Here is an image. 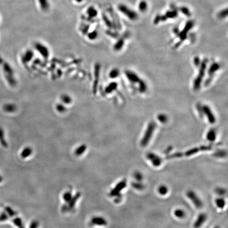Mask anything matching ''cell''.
Instances as JSON below:
<instances>
[{
  "instance_id": "obj_1",
  "label": "cell",
  "mask_w": 228,
  "mask_h": 228,
  "mask_svg": "<svg viewBox=\"0 0 228 228\" xmlns=\"http://www.w3.org/2000/svg\"><path fill=\"white\" fill-rule=\"evenodd\" d=\"M212 149V147L211 146H201L195 147V148L189 149L184 153L176 152V153H173L171 155H168L166 156V158L169 160V159H173V158H182L184 156H186V157H189L192 155L196 154L197 153H199L200 151H210V150Z\"/></svg>"
},
{
  "instance_id": "obj_24",
  "label": "cell",
  "mask_w": 228,
  "mask_h": 228,
  "mask_svg": "<svg viewBox=\"0 0 228 228\" xmlns=\"http://www.w3.org/2000/svg\"><path fill=\"white\" fill-rule=\"evenodd\" d=\"M56 109L59 113L62 114L66 112L67 110V107H66L65 104L62 103H58L56 105Z\"/></svg>"
},
{
  "instance_id": "obj_33",
  "label": "cell",
  "mask_w": 228,
  "mask_h": 228,
  "mask_svg": "<svg viewBox=\"0 0 228 228\" xmlns=\"http://www.w3.org/2000/svg\"><path fill=\"white\" fill-rule=\"evenodd\" d=\"M132 185L134 189H136L137 190L141 191L144 189V185L142 183H141V182H139V181L132 182Z\"/></svg>"
},
{
  "instance_id": "obj_36",
  "label": "cell",
  "mask_w": 228,
  "mask_h": 228,
  "mask_svg": "<svg viewBox=\"0 0 228 228\" xmlns=\"http://www.w3.org/2000/svg\"><path fill=\"white\" fill-rule=\"evenodd\" d=\"M13 222L14 223V225H17L18 228H24V227H23V225L22 220L21 219L19 218H15V219L13 220Z\"/></svg>"
},
{
  "instance_id": "obj_14",
  "label": "cell",
  "mask_w": 228,
  "mask_h": 228,
  "mask_svg": "<svg viewBox=\"0 0 228 228\" xmlns=\"http://www.w3.org/2000/svg\"><path fill=\"white\" fill-rule=\"evenodd\" d=\"M3 109L6 113H13L16 112L17 110V106L12 103H8L4 105Z\"/></svg>"
},
{
  "instance_id": "obj_44",
  "label": "cell",
  "mask_w": 228,
  "mask_h": 228,
  "mask_svg": "<svg viewBox=\"0 0 228 228\" xmlns=\"http://www.w3.org/2000/svg\"><path fill=\"white\" fill-rule=\"evenodd\" d=\"M8 219V216L7 214H6L5 212L2 213L0 215V222L6 221Z\"/></svg>"
},
{
  "instance_id": "obj_26",
  "label": "cell",
  "mask_w": 228,
  "mask_h": 228,
  "mask_svg": "<svg viewBox=\"0 0 228 228\" xmlns=\"http://www.w3.org/2000/svg\"><path fill=\"white\" fill-rule=\"evenodd\" d=\"M80 195H81V194H80L79 193H77L74 197H72V199H71L70 202H69V208L72 209V208H74L76 202L77 201V200H78V199L80 197Z\"/></svg>"
},
{
  "instance_id": "obj_5",
  "label": "cell",
  "mask_w": 228,
  "mask_h": 228,
  "mask_svg": "<svg viewBox=\"0 0 228 228\" xmlns=\"http://www.w3.org/2000/svg\"><path fill=\"white\" fill-rule=\"evenodd\" d=\"M127 185L126 181L125 180L121 181L116 185L115 188L110 191L109 193V195L111 197H121V192L126 188Z\"/></svg>"
},
{
  "instance_id": "obj_48",
  "label": "cell",
  "mask_w": 228,
  "mask_h": 228,
  "mask_svg": "<svg viewBox=\"0 0 228 228\" xmlns=\"http://www.w3.org/2000/svg\"><path fill=\"white\" fill-rule=\"evenodd\" d=\"M2 180H3V178H2V177H1V176H0V183H1V182H2Z\"/></svg>"
},
{
  "instance_id": "obj_8",
  "label": "cell",
  "mask_w": 228,
  "mask_h": 228,
  "mask_svg": "<svg viewBox=\"0 0 228 228\" xmlns=\"http://www.w3.org/2000/svg\"><path fill=\"white\" fill-rule=\"evenodd\" d=\"M118 9L122 13H123L124 15L130 19V20L132 19H136L137 17L136 14H135L132 11L130 8H128L126 6H124L123 4H121L118 6Z\"/></svg>"
},
{
  "instance_id": "obj_2",
  "label": "cell",
  "mask_w": 228,
  "mask_h": 228,
  "mask_svg": "<svg viewBox=\"0 0 228 228\" xmlns=\"http://www.w3.org/2000/svg\"><path fill=\"white\" fill-rule=\"evenodd\" d=\"M156 128V124L154 121L151 122L147 126L146 130L141 141V145L142 147L146 146L152 138L153 133Z\"/></svg>"
},
{
  "instance_id": "obj_45",
  "label": "cell",
  "mask_w": 228,
  "mask_h": 228,
  "mask_svg": "<svg viewBox=\"0 0 228 228\" xmlns=\"http://www.w3.org/2000/svg\"><path fill=\"white\" fill-rule=\"evenodd\" d=\"M38 226V223L37 221H33L31 223L30 228H37Z\"/></svg>"
},
{
  "instance_id": "obj_19",
  "label": "cell",
  "mask_w": 228,
  "mask_h": 228,
  "mask_svg": "<svg viewBox=\"0 0 228 228\" xmlns=\"http://www.w3.org/2000/svg\"><path fill=\"white\" fill-rule=\"evenodd\" d=\"M40 6L43 11H47L50 8V4L48 0H39Z\"/></svg>"
},
{
  "instance_id": "obj_34",
  "label": "cell",
  "mask_w": 228,
  "mask_h": 228,
  "mask_svg": "<svg viewBox=\"0 0 228 228\" xmlns=\"http://www.w3.org/2000/svg\"><path fill=\"white\" fill-rule=\"evenodd\" d=\"M158 192L160 195H165L168 192V188L165 185H160L158 189Z\"/></svg>"
},
{
  "instance_id": "obj_10",
  "label": "cell",
  "mask_w": 228,
  "mask_h": 228,
  "mask_svg": "<svg viewBox=\"0 0 228 228\" xmlns=\"http://www.w3.org/2000/svg\"><path fill=\"white\" fill-rule=\"evenodd\" d=\"M207 219V215L206 213H201L197 216V219L194 223V228H200L205 222Z\"/></svg>"
},
{
  "instance_id": "obj_16",
  "label": "cell",
  "mask_w": 228,
  "mask_h": 228,
  "mask_svg": "<svg viewBox=\"0 0 228 228\" xmlns=\"http://www.w3.org/2000/svg\"><path fill=\"white\" fill-rule=\"evenodd\" d=\"M100 66L99 63H96L95 66V82H94V89L96 88L97 85H98V83L99 78L100 75Z\"/></svg>"
},
{
  "instance_id": "obj_29",
  "label": "cell",
  "mask_w": 228,
  "mask_h": 228,
  "mask_svg": "<svg viewBox=\"0 0 228 228\" xmlns=\"http://www.w3.org/2000/svg\"><path fill=\"white\" fill-rule=\"evenodd\" d=\"M227 155V152L225 150H218L214 153L213 155L217 158H224Z\"/></svg>"
},
{
  "instance_id": "obj_42",
  "label": "cell",
  "mask_w": 228,
  "mask_h": 228,
  "mask_svg": "<svg viewBox=\"0 0 228 228\" xmlns=\"http://www.w3.org/2000/svg\"><path fill=\"white\" fill-rule=\"evenodd\" d=\"M158 119L161 123H165L167 121V118L166 115H163V114H160V115L158 116Z\"/></svg>"
},
{
  "instance_id": "obj_22",
  "label": "cell",
  "mask_w": 228,
  "mask_h": 228,
  "mask_svg": "<svg viewBox=\"0 0 228 228\" xmlns=\"http://www.w3.org/2000/svg\"><path fill=\"white\" fill-rule=\"evenodd\" d=\"M87 149V146L85 144H82L79 147H77V149L75 151V154L77 156H80L82 155L84 153Z\"/></svg>"
},
{
  "instance_id": "obj_6",
  "label": "cell",
  "mask_w": 228,
  "mask_h": 228,
  "mask_svg": "<svg viewBox=\"0 0 228 228\" xmlns=\"http://www.w3.org/2000/svg\"><path fill=\"white\" fill-rule=\"evenodd\" d=\"M36 50L40 54V55L45 59H48L50 56V52L46 45L40 42L36 43L34 45Z\"/></svg>"
},
{
  "instance_id": "obj_47",
  "label": "cell",
  "mask_w": 228,
  "mask_h": 228,
  "mask_svg": "<svg viewBox=\"0 0 228 228\" xmlns=\"http://www.w3.org/2000/svg\"><path fill=\"white\" fill-rule=\"evenodd\" d=\"M75 1L77 2H78V3H81L84 0H75Z\"/></svg>"
},
{
  "instance_id": "obj_38",
  "label": "cell",
  "mask_w": 228,
  "mask_h": 228,
  "mask_svg": "<svg viewBox=\"0 0 228 228\" xmlns=\"http://www.w3.org/2000/svg\"><path fill=\"white\" fill-rule=\"evenodd\" d=\"M133 176H134V177L135 180L137 181H139V182H141V181L142 180L143 178V176L142 174L140 172H137V171L135 172L134 173Z\"/></svg>"
},
{
  "instance_id": "obj_37",
  "label": "cell",
  "mask_w": 228,
  "mask_h": 228,
  "mask_svg": "<svg viewBox=\"0 0 228 228\" xmlns=\"http://www.w3.org/2000/svg\"><path fill=\"white\" fill-rule=\"evenodd\" d=\"M72 197H73L70 192H66L63 195V199L65 200V202H69Z\"/></svg>"
},
{
  "instance_id": "obj_28",
  "label": "cell",
  "mask_w": 228,
  "mask_h": 228,
  "mask_svg": "<svg viewBox=\"0 0 228 228\" xmlns=\"http://www.w3.org/2000/svg\"><path fill=\"white\" fill-rule=\"evenodd\" d=\"M174 214L175 217L177 218H179V219H182L185 217V211L182 209H180V208H178V209L175 210L174 212Z\"/></svg>"
},
{
  "instance_id": "obj_15",
  "label": "cell",
  "mask_w": 228,
  "mask_h": 228,
  "mask_svg": "<svg viewBox=\"0 0 228 228\" xmlns=\"http://www.w3.org/2000/svg\"><path fill=\"white\" fill-rule=\"evenodd\" d=\"M118 87V84L116 82H112L105 88V93L107 94H109L113 93V91H115Z\"/></svg>"
},
{
  "instance_id": "obj_13",
  "label": "cell",
  "mask_w": 228,
  "mask_h": 228,
  "mask_svg": "<svg viewBox=\"0 0 228 228\" xmlns=\"http://www.w3.org/2000/svg\"><path fill=\"white\" fill-rule=\"evenodd\" d=\"M91 223L93 225L104 226L107 225V222L102 217H95L92 218Z\"/></svg>"
},
{
  "instance_id": "obj_12",
  "label": "cell",
  "mask_w": 228,
  "mask_h": 228,
  "mask_svg": "<svg viewBox=\"0 0 228 228\" xmlns=\"http://www.w3.org/2000/svg\"><path fill=\"white\" fill-rule=\"evenodd\" d=\"M34 56V52L31 49H28L25 51V52L22 56V60L23 63H27L30 62Z\"/></svg>"
},
{
  "instance_id": "obj_9",
  "label": "cell",
  "mask_w": 228,
  "mask_h": 228,
  "mask_svg": "<svg viewBox=\"0 0 228 228\" xmlns=\"http://www.w3.org/2000/svg\"><path fill=\"white\" fill-rule=\"evenodd\" d=\"M202 111L203 112V113L205 114V115L207 116L208 121L210 122V124H214V123L216 121V120H215V118L214 115L212 112L210 108L208 106L204 105L202 107Z\"/></svg>"
},
{
  "instance_id": "obj_35",
  "label": "cell",
  "mask_w": 228,
  "mask_h": 228,
  "mask_svg": "<svg viewBox=\"0 0 228 228\" xmlns=\"http://www.w3.org/2000/svg\"><path fill=\"white\" fill-rule=\"evenodd\" d=\"M219 67L220 65L218 63H213L210 68L208 73L210 74H212L215 73L216 71L218 70L219 69Z\"/></svg>"
},
{
  "instance_id": "obj_20",
  "label": "cell",
  "mask_w": 228,
  "mask_h": 228,
  "mask_svg": "<svg viewBox=\"0 0 228 228\" xmlns=\"http://www.w3.org/2000/svg\"><path fill=\"white\" fill-rule=\"evenodd\" d=\"M32 153V149L31 147H26L23 149L22 153L21 154V156L23 158H25L30 156Z\"/></svg>"
},
{
  "instance_id": "obj_43",
  "label": "cell",
  "mask_w": 228,
  "mask_h": 228,
  "mask_svg": "<svg viewBox=\"0 0 228 228\" xmlns=\"http://www.w3.org/2000/svg\"><path fill=\"white\" fill-rule=\"evenodd\" d=\"M147 4L145 2H141L139 5V8L142 11H145L147 9Z\"/></svg>"
},
{
  "instance_id": "obj_27",
  "label": "cell",
  "mask_w": 228,
  "mask_h": 228,
  "mask_svg": "<svg viewBox=\"0 0 228 228\" xmlns=\"http://www.w3.org/2000/svg\"><path fill=\"white\" fill-rule=\"evenodd\" d=\"M3 70L5 73V75H13V71L10 65L8 63H4L3 66Z\"/></svg>"
},
{
  "instance_id": "obj_17",
  "label": "cell",
  "mask_w": 228,
  "mask_h": 228,
  "mask_svg": "<svg viewBox=\"0 0 228 228\" xmlns=\"http://www.w3.org/2000/svg\"><path fill=\"white\" fill-rule=\"evenodd\" d=\"M60 100L62 101V104L65 105H70L73 102V99L71 96L68 94H62L60 96Z\"/></svg>"
},
{
  "instance_id": "obj_18",
  "label": "cell",
  "mask_w": 228,
  "mask_h": 228,
  "mask_svg": "<svg viewBox=\"0 0 228 228\" xmlns=\"http://www.w3.org/2000/svg\"><path fill=\"white\" fill-rule=\"evenodd\" d=\"M87 13L88 15V17L93 19V17H97L98 14V11L94 7L90 6L88 8L87 10Z\"/></svg>"
},
{
  "instance_id": "obj_25",
  "label": "cell",
  "mask_w": 228,
  "mask_h": 228,
  "mask_svg": "<svg viewBox=\"0 0 228 228\" xmlns=\"http://www.w3.org/2000/svg\"><path fill=\"white\" fill-rule=\"evenodd\" d=\"M215 202L216 205L219 208L222 209L225 208V201L224 199H223L222 197L217 198L215 201Z\"/></svg>"
},
{
  "instance_id": "obj_49",
  "label": "cell",
  "mask_w": 228,
  "mask_h": 228,
  "mask_svg": "<svg viewBox=\"0 0 228 228\" xmlns=\"http://www.w3.org/2000/svg\"><path fill=\"white\" fill-rule=\"evenodd\" d=\"M214 228H220L218 226H215Z\"/></svg>"
},
{
  "instance_id": "obj_46",
  "label": "cell",
  "mask_w": 228,
  "mask_h": 228,
  "mask_svg": "<svg viewBox=\"0 0 228 228\" xmlns=\"http://www.w3.org/2000/svg\"><path fill=\"white\" fill-rule=\"evenodd\" d=\"M194 63H195V65H197V66L199 65L200 60H199V58H197L194 59Z\"/></svg>"
},
{
  "instance_id": "obj_7",
  "label": "cell",
  "mask_w": 228,
  "mask_h": 228,
  "mask_svg": "<svg viewBox=\"0 0 228 228\" xmlns=\"http://www.w3.org/2000/svg\"><path fill=\"white\" fill-rule=\"evenodd\" d=\"M147 159L149 160L153 166L158 167L162 163V159L158 155L154 153H149L146 155Z\"/></svg>"
},
{
  "instance_id": "obj_32",
  "label": "cell",
  "mask_w": 228,
  "mask_h": 228,
  "mask_svg": "<svg viewBox=\"0 0 228 228\" xmlns=\"http://www.w3.org/2000/svg\"><path fill=\"white\" fill-rule=\"evenodd\" d=\"M124 44V41L123 40H119L116 43L115 45L114 46V49L115 51L120 50L122 47H123Z\"/></svg>"
},
{
  "instance_id": "obj_31",
  "label": "cell",
  "mask_w": 228,
  "mask_h": 228,
  "mask_svg": "<svg viewBox=\"0 0 228 228\" xmlns=\"http://www.w3.org/2000/svg\"><path fill=\"white\" fill-rule=\"evenodd\" d=\"M87 36L89 39L91 40V41H93V40L97 39V38H98V33L96 30H93V31L88 33Z\"/></svg>"
},
{
  "instance_id": "obj_40",
  "label": "cell",
  "mask_w": 228,
  "mask_h": 228,
  "mask_svg": "<svg viewBox=\"0 0 228 228\" xmlns=\"http://www.w3.org/2000/svg\"><path fill=\"white\" fill-rule=\"evenodd\" d=\"M215 192L219 195L223 196V195H225L226 194L227 191H226L225 189H223L222 188H218L215 190Z\"/></svg>"
},
{
  "instance_id": "obj_23",
  "label": "cell",
  "mask_w": 228,
  "mask_h": 228,
  "mask_svg": "<svg viewBox=\"0 0 228 228\" xmlns=\"http://www.w3.org/2000/svg\"><path fill=\"white\" fill-rule=\"evenodd\" d=\"M0 143L2 146L4 147H8V144L6 141L5 136H4V132L2 128L1 127H0Z\"/></svg>"
},
{
  "instance_id": "obj_11",
  "label": "cell",
  "mask_w": 228,
  "mask_h": 228,
  "mask_svg": "<svg viewBox=\"0 0 228 228\" xmlns=\"http://www.w3.org/2000/svg\"><path fill=\"white\" fill-rule=\"evenodd\" d=\"M125 75L126 76L127 78L129 80L130 82H132V83H140L142 82L141 80L138 76L134 73L132 71H125Z\"/></svg>"
},
{
  "instance_id": "obj_21",
  "label": "cell",
  "mask_w": 228,
  "mask_h": 228,
  "mask_svg": "<svg viewBox=\"0 0 228 228\" xmlns=\"http://www.w3.org/2000/svg\"><path fill=\"white\" fill-rule=\"evenodd\" d=\"M206 138L210 142H213L216 139V132L215 130H210L206 134Z\"/></svg>"
},
{
  "instance_id": "obj_3",
  "label": "cell",
  "mask_w": 228,
  "mask_h": 228,
  "mask_svg": "<svg viewBox=\"0 0 228 228\" xmlns=\"http://www.w3.org/2000/svg\"><path fill=\"white\" fill-rule=\"evenodd\" d=\"M206 60L203 61L200 66L199 73L197 75V77L195 78L193 84V88L195 90H199L200 89L201 84L202 82L203 78L205 74V70H206Z\"/></svg>"
},
{
  "instance_id": "obj_30",
  "label": "cell",
  "mask_w": 228,
  "mask_h": 228,
  "mask_svg": "<svg viewBox=\"0 0 228 228\" xmlns=\"http://www.w3.org/2000/svg\"><path fill=\"white\" fill-rule=\"evenodd\" d=\"M119 75V71L117 68L113 69L109 73V77L112 79H115Z\"/></svg>"
},
{
  "instance_id": "obj_4",
  "label": "cell",
  "mask_w": 228,
  "mask_h": 228,
  "mask_svg": "<svg viewBox=\"0 0 228 228\" xmlns=\"http://www.w3.org/2000/svg\"><path fill=\"white\" fill-rule=\"evenodd\" d=\"M186 195L197 208H202L203 202L202 201L194 191L190 190L187 192Z\"/></svg>"
},
{
  "instance_id": "obj_41",
  "label": "cell",
  "mask_w": 228,
  "mask_h": 228,
  "mask_svg": "<svg viewBox=\"0 0 228 228\" xmlns=\"http://www.w3.org/2000/svg\"><path fill=\"white\" fill-rule=\"evenodd\" d=\"M147 89L146 85L145 84L144 82L142 81L139 83V90L142 93H144L146 91Z\"/></svg>"
},
{
  "instance_id": "obj_39",
  "label": "cell",
  "mask_w": 228,
  "mask_h": 228,
  "mask_svg": "<svg viewBox=\"0 0 228 228\" xmlns=\"http://www.w3.org/2000/svg\"><path fill=\"white\" fill-rule=\"evenodd\" d=\"M5 210H6V212L8 213V215L10 216V217H14L15 215L17 214V212H15V211H13L12 209L9 206H6L5 208Z\"/></svg>"
}]
</instances>
